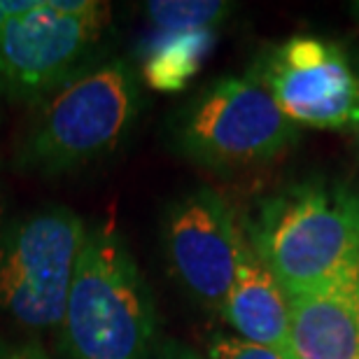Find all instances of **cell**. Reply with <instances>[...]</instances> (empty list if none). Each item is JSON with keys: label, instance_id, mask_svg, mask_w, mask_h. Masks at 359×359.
Returning <instances> with one entry per match:
<instances>
[{"label": "cell", "instance_id": "cell-1", "mask_svg": "<svg viewBox=\"0 0 359 359\" xmlns=\"http://www.w3.org/2000/svg\"><path fill=\"white\" fill-rule=\"evenodd\" d=\"M142 89L124 59L96 61L33 107L14 142V168L61 177L110 159L131 135Z\"/></svg>", "mask_w": 359, "mask_h": 359}, {"label": "cell", "instance_id": "cell-20", "mask_svg": "<svg viewBox=\"0 0 359 359\" xmlns=\"http://www.w3.org/2000/svg\"><path fill=\"white\" fill-rule=\"evenodd\" d=\"M357 359H359V357H357Z\"/></svg>", "mask_w": 359, "mask_h": 359}, {"label": "cell", "instance_id": "cell-5", "mask_svg": "<svg viewBox=\"0 0 359 359\" xmlns=\"http://www.w3.org/2000/svg\"><path fill=\"white\" fill-rule=\"evenodd\" d=\"M84 233L66 205L0 219V320L28 334L59 329Z\"/></svg>", "mask_w": 359, "mask_h": 359}, {"label": "cell", "instance_id": "cell-4", "mask_svg": "<svg viewBox=\"0 0 359 359\" xmlns=\"http://www.w3.org/2000/svg\"><path fill=\"white\" fill-rule=\"evenodd\" d=\"M301 128L278 107L252 68L198 91L168 119V145L215 173L266 166L299 140Z\"/></svg>", "mask_w": 359, "mask_h": 359}, {"label": "cell", "instance_id": "cell-10", "mask_svg": "<svg viewBox=\"0 0 359 359\" xmlns=\"http://www.w3.org/2000/svg\"><path fill=\"white\" fill-rule=\"evenodd\" d=\"M222 320L238 339L290 355V297L243 233L238 264Z\"/></svg>", "mask_w": 359, "mask_h": 359}, {"label": "cell", "instance_id": "cell-17", "mask_svg": "<svg viewBox=\"0 0 359 359\" xmlns=\"http://www.w3.org/2000/svg\"><path fill=\"white\" fill-rule=\"evenodd\" d=\"M350 14H353V17L359 21V0H357V3H350Z\"/></svg>", "mask_w": 359, "mask_h": 359}, {"label": "cell", "instance_id": "cell-13", "mask_svg": "<svg viewBox=\"0 0 359 359\" xmlns=\"http://www.w3.org/2000/svg\"><path fill=\"white\" fill-rule=\"evenodd\" d=\"M208 359H287L271 348L255 346L236 334H217L208 346Z\"/></svg>", "mask_w": 359, "mask_h": 359}, {"label": "cell", "instance_id": "cell-8", "mask_svg": "<svg viewBox=\"0 0 359 359\" xmlns=\"http://www.w3.org/2000/svg\"><path fill=\"white\" fill-rule=\"evenodd\" d=\"M243 229L217 191L201 184L173 198L161 219L170 278L201 311L219 315L236 278Z\"/></svg>", "mask_w": 359, "mask_h": 359}, {"label": "cell", "instance_id": "cell-19", "mask_svg": "<svg viewBox=\"0 0 359 359\" xmlns=\"http://www.w3.org/2000/svg\"><path fill=\"white\" fill-rule=\"evenodd\" d=\"M0 205H3V184H0Z\"/></svg>", "mask_w": 359, "mask_h": 359}, {"label": "cell", "instance_id": "cell-3", "mask_svg": "<svg viewBox=\"0 0 359 359\" xmlns=\"http://www.w3.org/2000/svg\"><path fill=\"white\" fill-rule=\"evenodd\" d=\"M243 233L287 297H304L359 259V189L327 177L290 184L262 201Z\"/></svg>", "mask_w": 359, "mask_h": 359}, {"label": "cell", "instance_id": "cell-14", "mask_svg": "<svg viewBox=\"0 0 359 359\" xmlns=\"http://www.w3.org/2000/svg\"><path fill=\"white\" fill-rule=\"evenodd\" d=\"M0 359H52L42 343L33 336L28 339H7L0 336Z\"/></svg>", "mask_w": 359, "mask_h": 359}, {"label": "cell", "instance_id": "cell-6", "mask_svg": "<svg viewBox=\"0 0 359 359\" xmlns=\"http://www.w3.org/2000/svg\"><path fill=\"white\" fill-rule=\"evenodd\" d=\"M110 26L96 0H35L0 31V96L38 105L93 63Z\"/></svg>", "mask_w": 359, "mask_h": 359}, {"label": "cell", "instance_id": "cell-9", "mask_svg": "<svg viewBox=\"0 0 359 359\" xmlns=\"http://www.w3.org/2000/svg\"><path fill=\"white\" fill-rule=\"evenodd\" d=\"M292 359L359 357V259L334 283L290 299Z\"/></svg>", "mask_w": 359, "mask_h": 359}, {"label": "cell", "instance_id": "cell-16", "mask_svg": "<svg viewBox=\"0 0 359 359\" xmlns=\"http://www.w3.org/2000/svg\"><path fill=\"white\" fill-rule=\"evenodd\" d=\"M35 0H0V31L17 14H24L33 7Z\"/></svg>", "mask_w": 359, "mask_h": 359}, {"label": "cell", "instance_id": "cell-15", "mask_svg": "<svg viewBox=\"0 0 359 359\" xmlns=\"http://www.w3.org/2000/svg\"><path fill=\"white\" fill-rule=\"evenodd\" d=\"M152 359H203L196 350H191L189 346L184 343H177V341H163L156 346Z\"/></svg>", "mask_w": 359, "mask_h": 359}, {"label": "cell", "instance_id": "cell-11", "mask_svg": "<svg viewBox=\"0 0 359 359\" xmlns=\"http://www.w3.org/2000/svg\"><path fill=\"white\" fill-rule=\"evenodd\" d=\"M215 45V31L154 33L142 52V77L156 91H180L201 70Z\"/></svg>", "mask_w": 359, "mask_h": 359}, {"label": "cell", "instance_id": "cell-2", "mask_svg": "<svg viewBox=\"0 0 359 359\" xmlns=\"http://www.w3.org/2000/svg\"><path fill=\"white\" fill-rule=\"evenodd\" d=\"M56 332L63 359H152L159 346L154 299L114 226L87 224Z\"/></svg>", "mask_w": 359, "mask_h": 359}, {"label": "cell", "instance_id": "cell-18", "mask_svg": "<svg viewBox=\"0 0 359 359\" xmlns=\"http://www.w3.org/2000/svg\"><path fill=\"white\" fill-rule=\"evenodd\" d=\"M359 68V66H357ZM355 138H357V147H359V126H357V131H355Z\"/></svg>", "mask_w": 359, "mask_h": 359}, {"label": "cell", "instance_id": "cell-7", "mask_svg": "<svg viewBox=\"0 0 359 359\" xmlns=\"http://www.w3.org/2000/svg\"><path fill=\"white\" fill-rule=\"evenodd\" d=\"M252 70L299 128L357 131L359 68L341 45L315 35H294L262 54Z\"/></svg>", "mask_w": 359, "mask_h": 359}, {"label": "cell", "instance_id": "cell-12", "mask_svg": "<svg viewBox=\"0 0 359 359\" xmlns=\"http://www.w3.org/2000/svg\"><path fill=\"white\" fill-rule=\"evenodd\" d=\"M233 5L224 0H152L145 3V17L154 33L215 31L231 17Z\"/></svg>", "mask_w": 359, "mask_h": 359}]
</instances>
